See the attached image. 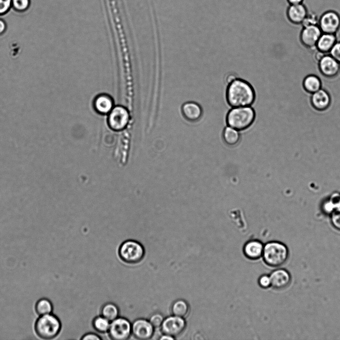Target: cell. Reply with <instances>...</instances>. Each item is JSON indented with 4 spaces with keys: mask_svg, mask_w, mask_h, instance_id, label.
I'll use <instances>...</instances> for the list:
<instances>
[{
    "mask_svg": "<svg viewBox=\"0 0 340 340\" xmlns=\"http://www.w3.org/2000/svg\"><path fill=\"white\" fill-rule=\"evenodd\" d=\"M322 84L319 78L314 75L307 76L303 81V87L306 92L313 94L321 89Z\"/></svg>",
    "mask_w": 340,
    "mask_h": 340,
    "instance_id": "obj_21",
    "label": "cell"
},
{
    "mask_svg": "<svg viewBox=\"0 0 340 340\" xmlns=\"http://www.w3.org/2000/svg\"><path fill=\"white\" fill-rule=\"evenodd\" d=\"M318 24L322 32L335 34L340 27V16L334 11H326L321 16Z\"/></svg>",
    "mask_w": 340,
    "mask_h": 340,
    "instance_id": "obj_9",
    "label": "cell"
},
{
    "mask_svg": "<svg viewBox=\"0 0 340 340\" xmlns=\"http://www.w3.org/2000/svg\"><path fill=\"white\" fill-rule=\"evenodd\" d=\"M237 79L236 76L235 75L233 74H230L227 76L226 81L228 84L229 83H231L232 81H233L234 80Z\"/></svg>",
    "mask_w": 340,
    "mask_h": 340,
    "instance_id": "obj_34",
    "label": "cell"
},
{
    "mask_svg": "<svg viewBox=\"0 0 340 340\" xmlns=\"http://www.w3.org/2000/svg\"><path fill=\"white\" fill-rule=\"evenodd\" d=\"M82 340H101L102 338L94 333H87L81 338Z\"/></svg>",
    "mask_w": 340,
    "mask_h": 340,
    "instance_id": "obj_32",
    "label": "cell"
},
{
    "mask_svg": "<svg viewBox=\"0 0 340 340\" xmlns=\"http://www.w3.org/2000/svg\"><path fill=\"white\" fill-rule=\"evenodd\" d=\"M110 321L103 316H98L93 321V326L95 330L101 333L108 332Z\"/></svg>",
    "mask_w": 340,
    "mask_h": 340,
    "instance_id": "obj_25",
    "label": "cell"
},
{
    "mask_svg": "<svg viewBox=\"0 0 340 340\" xmlns=\"http://www.w3.org/2000/svg\"><path fill=\"white\" fill-rule=\"evenodd\" d=\"M175 338L170 335L163 334L160 338V340H173Z\"/></svg>",
    "mask_w": 340,
    "mask_h": 340,
    "instance_id": "obj_35",
    "label": "cell"
},
{
    "mask_svg": "<svg viewBox=\"0 0 340 340\" xmlns=\"http://www.w3.org/2000/svg\"><path fill=\"white\" fill-rule=\"evenodd\" d=\"M318 23L319 19L317 16L313 14H308V13L302 24L304 27L308 25H317Z\"/></svg>",
    "mask_w": 340,
    "mask_h": 340,
    "instance_id": "obj_30",
    "label": "cell"
},
{
    "mask_svg": "<svg viewBox=\"0 0 340 340\" xmlns=\"http://www.w3.org/2000/svg\"><path fill=\"white\" fill-rule=\"evenodd\" d=\"M336 42L337 38L335 34L324 33L320 37L316 47L319 51L327 53L330 52Z\"/></svg>",
    "mask_w": 340,
    "mask_h": 340,
    "instance_id": "obj_19",
    "label": "cell"
},
{
    "mask_svg": "<svg viewBox=\"0 0 340 340\" xmlns=\"http://www.w3.org/2000/svg\"><path fill=\"white\" fill-rule=\"evenodd\" d=\"M11 8V0H0V16L7 13Z\"/></svg>",
    "mask_w": 340,
    "mask_h": 340,
    "instance_id": "obj_29",
    "label": "cell"
},
{
    "mask_svg": "<svg viewBox=\"0 0 340 340\" xmlns=\"http://www.w3.org/2000/svg\"><path fill=\"white\" fill-rule=\"evenodd\" d=\"M120 258L125 262L137 263L143 259L145 255L143 246L138 241L128 240L123 242L119 249Z\"/></svg>",
    "mask_w": 340,
    "mask_h": 340,
    "instance_id": "obj_5",
    "label": "cell"
},
{
    "mask_svg": "<svg viewBox=\"0 0 340 340\" xmlns=\"http://www.w3.org/2000/svg\"><path fill=\"white\" fill-rule=\"evenodd\" d=\"M319 68L323 76L332 78L338 74L340 71V64L332 56L325 55L319 61Z\"/></svg>",
    "mask_w": 340,
    "mask_h": 340,
    "instance_id": "obj_13",
    "label": "cell"
},
{
    "mask_svg": "<svg viewBox=\"0 0 340 340\" xmlns=\"http://www.w3.org/2000/svg\"><path fill=\"white\" fill-rule=\"evenodd\" d=\"M322 32L319 26L317 25L304 26L300 35L301 42L307 48H313L316 46Z\"/></svg>",
    "mask_w": 340,
    "mask_h": 340,
    "instance_id": "obj_11",
    "label": "cell"
},
{
    "mask_svg": "<svg viewBox=\"0 0 340 340\" xmlns=\"http://www.w3.org/2000/svg\"><path fill=\"white\" fill-rule=\"evenodd\" d=\"M171 311L173 315L185 318L190 312V306L186 300L179 299L173 302Z\"/></svg>",
    "mask_w": 340,
    "mask_h": 340,
    "instance_id": "obj_20",
    "label": "cell"
},
{
    "mask_svg": "<svg viewBox=\"0 0 340 340\" xmlns=\"http://www.w3.org/2000/svg\"><path fill=\"white\" fill-rule=\"evenodd\" d=\"M154 329L149 320L139 318L132 324V334L138 340H149L153 337Z\"/></svg>",
    "mask_w": 340,
    "mask_h": 340,
    "instance_id": "obj_10",
    "label": "cell"
},
{
    "mask_svg": "<svg viewBox=\"0 0 340 340\" xmlns=\"http://www.w3.org/2000/svg\"><path fill=\"white\" fill-rule=\"evenodd\" d=\"M164 319L162 314L156 313L153 314L149 320L154 328H161Z\"/></svg>",
    "mask_w": 340,
    "mask_h": 340,
    "instance_id": "obj_27",
    "label": "cell"
},
{
    "mask_svg": "<svg viewBox=\"0 0 340 340\" xmlns=\"http://www.w3.org/2000/svg\"><path fill=\"white\" fill-rule=\"evenodd\" d=\"M289 254L288 248L284 243L271 241L264 244L262 257L267 265L277 267L286 263Z\"/></svg>",
    "mask_w": 340,
    "mask_h": 340,
    "instance_id": "obj_2",
    "label": "cell"
},
{
    "mask_svg": "<svg viewBox=\"0 0 340 340\" xmlns=\"http://www.w3.org/2000/svg\"><path fill=\"white\" fill-rule=\"evenodd\" d=\"M263 243L260 240L252 239L246 242L243 246L244 255L250 260L259 259L262 256Z\"/></svg>",
    "mask_w": 340,
    "mask_h": 340,
    "instance_id": "obj_14",
    "label": "cell"
},
{
    "mask_svg": "<svg viewBox=\"0 0 340 340\" xmlns=\"http://www.w3.org/2000/svg\"><path fill=\"white\" fill-rule=\"evenodd\" d=\"M255 118V111L249 106L233 108L228 112L226 120L229 126L243 130L252 125Z\"/></svg>",
    "mask_w": 340,
    "mask_h": 340,
    "instance_id": "obj_3",
    "label": "cell"
},
{
    "mask_svg": "<svg viewBox=\"0 0 340 340\" xmlns=\"http://www.w3.org/2000/svg\"><path fill=\"white\" fill-rule=\"evenodd\" d=\"M186 325L185 318L172 315L164 319L161 328L163 334L175 338L183 333Z\"/></svg>",
    "mask_w": 340,
    "mask_h": 340,
    "instance_id": "obj_8",
    "label": "cell"
},
{
    "mask_svg": "<svg viewBox=\"0 0 340 340\" xmlns=\"http://www.w3.org/2000/svg\"><path fill=\"white\" fill-rule=\"evenodd\" d=\"M7 24L6 22L0 18V36L3 35L6 31Z\"/></svg>",
    "mask_w": 340,
    "mask_h": 340,
    "instance_id": "obj_33",
    "label": "cell"
},
{
    "mask_svg": "<svg viewBox=\"0 0 340 340\" xmlns=\"http://www.w3.org/2000/svg\"><path fill=\"white\" fill-rule=\"evenodd\" d=\"M290 5L299 4L302 3L303 0H287Z\"/></svg>",
    "mask_w": 340,
    "mask_h": 340,
    "instance_id": "obj_36",
    "label": "cell"
},
{
    "mask_svg": "<svg viewBox=\"0 0 340 340\" xmlns=\"http://www.w3.org/2000/svg\"><path fill=\"white\" fill-rule=\"evenodd\" d=\"M102 316L111 322L118 317L119 310L117 306L113 303H107L101 309Z\"/></svg>",
    "mask_w": 340,
    "mask_h": 340,
    "instance_id": "obj_22",
    "label": "cell"
},
{
    "mask_svg": "<svg viewBox=\"0 0 340 340\" xmlns=\"http://www.w3.org/2000/svg\"><path fill=\"white\" fill-rule=\"evenodd\" d=\"M223 137L224 141L229 145L236 144L240 139L238 131L230 126L225 127L223 132Z\"/></svg>",
    "mask_w": 340,
    "mask_h": 340,
    "instance_id": "obj_23",
    "label": "cell"
},
{
    "mask_svg": "<svg viewBox=\"0 0 340 340\" xmlns=\"http://www.w3.org/2000/svg\"><path fill=\"white\" fill-rule=\"evenodd\" d=\"M94 107L96 111L100 114L109 113L114 107L113 100L107 94L99 95L94 99Z\"/></svg>",
    "mask_w": 340,
    "mask_h": 340,
    "instance_id": "obj_18",
    "label": "cell"
},
{
    "mask_svg": "<svg viewBox=\"0 0 340 340\" xmlns=\"http://www.w3.org/2000/svg\"><path fill=\"white\" fill-rule=\"evenodd\" d=\"M271 286L276 290H283L288 287L291 283L292 278L289 272L284 268H278L273 271L269 275Z\"/></svg>",
    "mask_w": 340,
    "mask_h": 340,
    "instance_id": "obj_12",
    "label": "cell"
},
{
    "mask_svg": "<svg viewBox=\"0 0 340 340\" xmlns=\"http://www.w3.org/2000/svg\"><path fill=\"white\" fill-rule=\"evenodd\" d=\"M61 328L60 321L57 317L51 313L40 316L34 326L36 335L44 340L55 338L60 333Z\"/></svg>",
    "mask_w": 340,
    "mask_h": 340,
    "instance_id": "obj_4",
    "label": "cell"
},
{
    "mask_svg": "<svg viewBox=\"0 0 340 340\" xmlns=\"http://www.w3.org/2000/svg\"><path fill=\"white\" fill-rule=\"evenodd\" d=\"M226 98L228 104L231 107H249L254 102L255 93L248 82L242 79H236L228 84Z\"/></svg>",
    "mask_w": 340,
    "mask_h": 340,
    "instance_id": "obj_1",
    "label": "cell"
},
{
    "mask_svg": "<svg viewBox=\"0 0 340 340\" xmlns=\"http://www.w3.org/2000/svg\"><path fill=\"white\" fill-rule=\"evenodd\" d=\"M330 52L331 56L340 63V42H336Z\"/></svg>",
    "mask_w": 340,
    "mask_h": 340,
    "instance_id": "obj_31",
    "label": "cell"
},
{
    "mask_svg": "<svg viewBox=\"0 0 340 340\" xmlns=\"http://www.w3.org/2000/svg\"><path fill=\"white\" fill-rule=\"evenodd\" d=\"M35 309L39 316H42L51 313L53 306L49 300L46 298H42L36 302Z\"/></svg>",
    "mask_w": 340,
    "mask_h": 340,
    "instance_id": "obj_24",
    "label": "cell"
},
{
    "mask_svg": "<svg viewBox=\"0 0 340 340\" xmlns=\"http://www.w3.org/2000/svg\"><path fill=\"white\" fill-rule=\"evenodd\" d=\"M325 56V53L318 50V52L316 54V58L319 61Z\"/></svg>",
    "mask_w": 340,
    "mask_h": 340,
    "instance_id": "obj_37",
    "label": "cell"
},
{
    "mask_svg": "<svg viewBox=\"0 0 340 340\" xmlns=\"http://www.w3.org/2000/svg\"><path fill=\"white\" fill-rule=\"evenodd\" d=\"M108 333L112 340H127L132 335V324L126 318L118 317L111 322Z\"/></svg>",
    "mask_w": 340,
    "mask_h": 340,
    "instance_id": "obj_6",
    "label": "cell"
},
{
    "mask_svg": "<svg viewBox=\"0 0 340 340\" xmlns=\"http://www.w3.org/2000/svg\"><path fill=\"white\" fill-rule=\"evenodd\" d=\"M181 113L188 121L195 122L200 119L202 115L201 107L193 102H187L181 106Z\"/></svg>",
    "mask_w": 340,
    "mask_h": 340,
    "instance_id": "obj_15",
    "label": "cell"
},
{
    "mask_svg": "<svg viewBox=\"0 0 340 340\" xmlns=\"http://www.w3.org/2000/svg\"><path fill=\"white\" fill-rule=\"evenodd\" d=\"M311 101L314 108L318 111H322L329 107L331 97L326 91L321 89L312 94Z\"/></svg>",
    "mask_w": 340,
    "mask_h": 340,
    "instance_id": "obj_16",
    "label": "cell"
},
{
    "mask_svg": "<svg viewBox=\"0 0 340 340\" xmlns=\"http://www.w3.org/2000/svg\"><path fill=\"white\" fill-rule=\"evenodd\" d=\"M258 284L260 287L263 289H267L271 286V281L270 275L263 274L259 277Z\"/></svg>",
    "mask_w": 340,
    "mask_h": 340,
    "instance_id": "obj_28",
    "label": "cell"
},
{
    "mask_svg": "<svg viewBox=\"0 0 340 340\" xmlns=\"http://www.w3.org/2000/svg\"><path fill=\"white\" fill-rule=\"evenodd\" d=\"M30 3V0H11V8L17 12L22 13L29 9Z\"/></svg>",
    "mask_w": 340,
    "mask_h": 340,
    "instance_id": "obj_26",
    "label": "cell"
},
{
    "mask_svg": "<svg viewBox=\"0 0 340 340\" xmlns=\"http://www.w3.org/2000/svg\"><path fill=\"white\" fill-rule=\"evenodd\" d=\"M129 118V113L127 109L121 106H117L113 107L109 113L108 123L111 129L120 131L127 126Z\"/></svg>",
    "mask_w": 340,
    "mask_h": 340,
    "instance_id": "obj_7",
    "label": "cell"
},
{
    "mask_svg": "<svg viewBox=\"0 0 340 340\" xmlns=\"http://www.w3.org/2000/svg\"><path fill=\"white\" fill-rule=\"evenodd\" d=\"M308 13L306 7L302 3L290 5L287 11L289 20L296 24L302 23Z\"/></svg>",
    "mask_w": 340,
    "mask_h": 340,
    "instance_id": "obj_17",
    "label": "cell"
}]
</instances>
